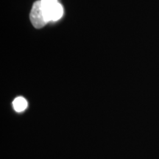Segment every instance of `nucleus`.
Instances as JSON below:
<instances>
[{"mask_svg":"<svg viewBox=\"0 0 159 159\" xmlns=\"http://www.w3.org/2000/svg\"><path fill=\"white\" fill-rule=\"evenodd\" d=\"M47 21H57L62 16L63 10L57 0H41Z\"/></svg>","mask_w":159,"mask_h":159,"instance_id":"1","label":"nucleus"},{"mask_svg":"<svg viewBox=\"0 0 159 159\" xmlns=\"http://www.w3.org/2000/svg\"><path fill=\"white\" fill-rule=\"evenodd\" d=\"M30 19L33 25L37 29L41 28L47 24V21L43 13L41 1H36L33 4L30 14Z\"/></svg>","mask_w":159,"mask_h":159,"instance_id":"2","label":"nucleus"},{"mask_svg":"<svg viewBox=\"0 0 159 159\" xmlns=\"http://www.w3.org/2000/svg\"><path fill=\"white\" fill-rule=\"evenodd\" d=\"M13 106L14 110L17 112H22L27 108V102L24 97H19L13 100Z\"/></svg>","mask_w":159,"mask_h":159,"instance_id":"3","label":"nucleus"}]
</instances>
